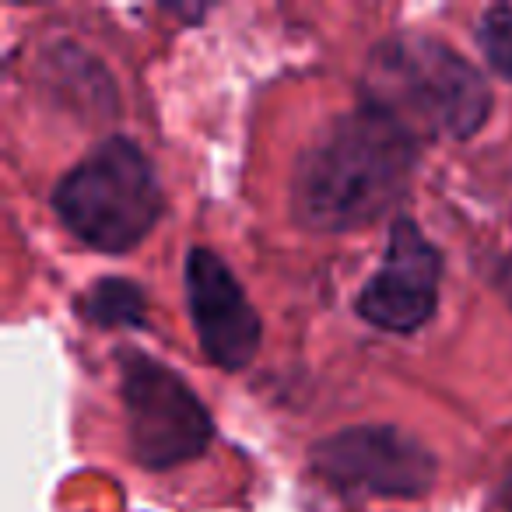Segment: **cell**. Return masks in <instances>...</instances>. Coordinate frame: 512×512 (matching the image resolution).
<instances>
[{"label": "cell", "instance_id": "1", "mask_svg": "<svg viewBox=\"0 0 512 512\" xmlns=\"http://www.w3.org/2000/svg\"><path fill=\"white\" fill-rule=\"evenodd\" d=\"M418 162V137L372 106L344 113L302 151L292 211L313 232H351L383 218Z\"/></svg>", "mask_w": 512, "mask_h": 512}, {"label": "cell", "instance_id": "2", "mask_svg": "<svg viewBox=\"0 0 512 512\" xmlns=\"http://www.w3.org/2000/svg\"><path fill=\"white\" fill-rule=\"evenodd\" d=\"M365 106L414 137H463L488 123L491 88L456 50L428 36H393L372 50L362 78Z\"/></svg>", "mask_w": 512, "mask_h": 512}, {"label": "cell", "instance_id": "3", "mask_svg": "<svg viewBox=\"0 0 512 512\" xmlns=\"http://www.w3.org/2000/svg\"><path fill=\"white\" fill-rule=\"evenodd\" d=\"M53 207L85 246L120 256L148 239L165 200L148 155L127 137H109L60 179Z\"/></svg>", "mask_w": 512, "mask_h": 512}, {"label": "cell", "instance_id": "4", "mask_svg": "<svg viewBox=\"0 0 512 512\" xmlns=\"http://www.w3.org/2000/svg\"><path fill=\"white\" fill-rule=\"evenodd\" d=\"M120 362L134 460L148 470H169L204 453L214 425L197 393L176 372L141 351H123Z\"/></svg>", "mask_w": 512, "mask_h": 512}, {"label": "cell", "instance_id": "5", "mask_svg": "<svg viewBox=\"0 0 512 512\" xmlns=\"http://www.w3.org/2000/svg\"><path fill=\"white\" fill-rule=\"evenodd\" d=\"M316 474L358 495L418 498L435 481V456L393 425H358L327 435L309 453Z\"/></svg>", "mask_w": 512, "mask_h": 512}, {"label": "cell", "instance_id": "6", "mask_svg": "<svg viewBox=\"0 0 512 512\" xmlns=\"http://www.w3.org/2000/svg\"><path fill=\"white\" fill-rule=\"evenodd\" d=\"M439 278V249L421 235L411 218H397L390 228L383 264L358 295V313L379 330L411 334L432 320L439 306Z\"/></svg>", "mask_w": 512, "mask_h": 512}, {"label": "cell", "instance_id": "7", "mask_svg": "<svg viewBox=\"0 0 512 512\" xmlns=\"http://www.w3.org/2000/svg\"><path fill=\"white\" fill-rule=\"evenodd\" d=\"M186 299L197 327L200 348L218 369H242L260 351V316L249 306L235 274L211 249H190L186 256Z\"/></svg>", "mask_w": 512, "mask_h": 512}, {"label": "cell", "instance_id": "8", "mask_svg": "<svg viewBox=\"0 0 512 512\" xmlns=\"http://www.w3.org/2000/svg\"><path fill=\"white\" fill-rule=\"evenodd\" d=\"M85 313L102 327H137V323H144V295L130 281L106 278L92 288Z\"/></svg>", "mask_w": 512, "mask_h": 512}, {"label": "cell", "instance_id": "9", "mask_svg": "<svg viewBox=\"0 0 512 512\" xmlns=\"http://www.w3.org/2000/svg\"><path fill=\"white\" fill-rule=\"evenodd\" d=\"M477 43H481L488 64L512 81V8L484 11V18L477 22Z\"/></svg>", "mask_w": 512, "mask_h": 512}, {"label": "cell", "instance_id": "10", "mask_svg": "<svg viewBox=\"0 0 512 512\" xmlns=\"http://www.w3.org/2000/svg\"><path fill=\"white\" fill-rule=\"evenodd\" d=\"M498 292H502L505 302L512 306V260H505L502 271H498Z\"/></svg>", "mask_w": 512, "mask_h": 512}, {"label": "cell", "instance_id": "11", "mask_svg": "<svg viewBox=\"0 0 512 512\" xmlns=\"http://www.w3.org/2000/svg\"><path fill=\"white\" fill-rule=\"evenodd\" d=\"M502 502H505V509L512 512V474L505 477V488H502Z\"/></svg>", "mask_w": 512, "mask_h": 512}]
</instances>
